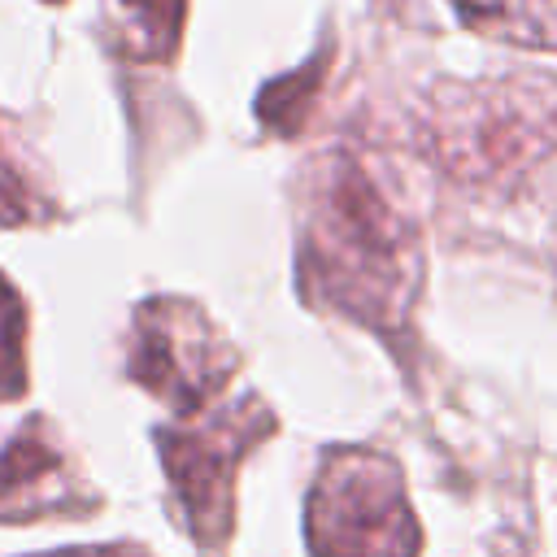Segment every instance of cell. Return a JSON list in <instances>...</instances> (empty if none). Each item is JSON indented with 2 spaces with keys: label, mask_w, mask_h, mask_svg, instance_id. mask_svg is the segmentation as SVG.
Instances as JSON below:
<instances>
[{
  "label": "cell",
  "mask_w": 557,
  "mask_h": 557,
  "mask_svg": "<svg viewBox=\"0 0 557 557\" xmlns=\"http://www.w3.org/2000/svg\"><path fill=\"white\" fill-rule=\"evenodd\" d=\"M296 274L309 305L400 335L422 287V235L374 170L326 148L296 187Z\"/></svg>",
  "instance_id": "1"
},
{
  "label": "cell",
  "mask_w": 557,
  "mask_h": 557,
  "mask_svg": "<svg viewBox=\"0 0 557 557\" xmlns=\"http://www.w3.org/2000/svg\"><path fill=\"white\" fill-rule=\"evenodd\" d=\"M418 144L444 178L505 191L557 157V74L444 78L422 100Z\"/></svg>",
  "instance_id": "2"
},
{
  "label": "cell",
  "mask_w": 557,
  "mask_h": 557,
  "mask_svg": "<svg viewBox=\"0 0 557 557\" xmlns=\"http://www.w3.org/2000/svg\"><path fill=\"white\" fill-rule=\"evenodd\" d=\"M305 527L313 557H418L422 548L400 466L374 448L326 453Z\"/></svg>",
  "instance_id": "3"
},
{
  "label": "cell",
  "mask_w": 557,
  "mask_h": 557,
  "mask_svg": "<svg viewBox=\"0 0 557 557\" xmlns=\"http://www.w3.org/2000/svg\"><path fill=\"white\" fill-rule=\"evenodd\" d=\"M274 431V413L261 400H235L218 413H200L157 431V453L174 492V505L200 548H222L235 527V470L252 444Z\"/></svg>",
  "instance_id": "4"
},
{
  "label": "cell",
  "mask_w": 557,
  "mask_h": 557,
  "mask_svg": "<svg viewBox=\"0 0 557 557\" xmlns=\"http://www.w3.org/2000/svg\"><path fill=\"white\" fill-rule=\"evenodd\" d=\"M239 357L209 322V313L183 296H152L131 318L126 374L165 400L183 418H200L205 405L231 383Z\"/></svg>",
  "instance_id": "5"
},
{
  "label": "cell",
  "mask_w": 557,
  "mask_h": 557,
  "mask_svg": "<svg viewBox=\"0 0 557 557\" xmlns=\"http://www.w3.org/2000/svg\"><path fill=\"white\" fill-rule=\"evenodd\" d=\"M91 509L96 496L74 474L57 431L44 418H26L0 448V522L83 518Z\"/></svg>",
  "instance_id": "6"
},
{
  "label": "cell",
  "mask_w": 557,
  "mask_h": 557,
  "mask_svg": "<svg viewBox=\"0 0 557 557\" xmlns=\"http://www.w3.org/2000/svg\"><path fill=\"white\" fill-rule=\"evenodd\" d=\"M457 22L474 35L557 52V0H448Z\"/></svg>",
  "instance_id": "7"
},
{
  "label": "cell",
  "mask_w": 557,
  "mask_h": 557,
  "mask_svg": "<svg viewBox=\"0 0 557 557\" xmlns=\"http://www.w3.org/2000/svg\"><path fill=\"white\" fill-rule=\"evenodd\" d=\"M122 4V52L135 61H170L183 35L187 0H117Z\"/></svg>",
  "instance_id": "8"
},
{
  "label": "cell",
  "mask_w": 557,
  "mask_h": 557,
  "mask_svg": "<svg viewBox=\"0 0 557 557\" xmlns=\"http://www.w3.org/2000/svg\"><path fill=\"white\" fill-rule=\"evenodd\" d=\"M44 218H52V200L35 183L30 165L22 161L17 144L9 139V131L0 122V231L30 226V222H44Z\"/></svg>",
  "instance_id": "9"
},
{
  "label": "cell",
  "mask_w": 557,
  "mask_h": 557,
  "mask_svg": "<svg viewBox=\"0 0 557 557\" xmlns=\"http://www.w3.org/2000/svg\"><path fill=\"white\" fill-rule=\"evenodd\" d=\"M322 74H326V57L300 65V70L287 74V78H274V83L257 96V117H261L270 131H283V135L300 131V122H305V113H309V104H313V96H318V87H322Z\"/></svg>",
  "instance_id": "10"
},
{
  "label": "cell",
  "mask_w": 557,
  "mask_h": 557,
  "mask_svg": "<svg viewBox=\"0 0 557 557\" xmlns=\"http://www.w3.org/2000/svg\"><path fill=\"white\" fill-rule=\"evenodd\" d=\"M26 392V309L0 274V405Z\"/></svg>",
  "instance_id": "11"
},
{
  "label": "cell",
  "mask_w": 557,
  "mask_h": 557,
  "mask_svg": "<svg viewBox=\"0 0 557 557\" xmlns=\"http://www.w3.org/2000/svg\"><path fill=\"white\" fill-rule=\"evenodd\" d=\"M35 557H152L139 544H87V548H57V553H35Z\"/></svg>",
  "instance_id": "12"
},
{
  "label": "cell",
  "mask_w": 557,
  "mask_h": 557,
  "mask_svg": "<svg viewBox=\"0 0 557 557\" xmlns=\"http://www.w3.org/2000/svg\"><path fill=\"white\" fill-rule=\"evenodd\" d=\"M52 4H61V0H52Z\"/></svg>",
  "instance_id": "13"
}]
</instances>
